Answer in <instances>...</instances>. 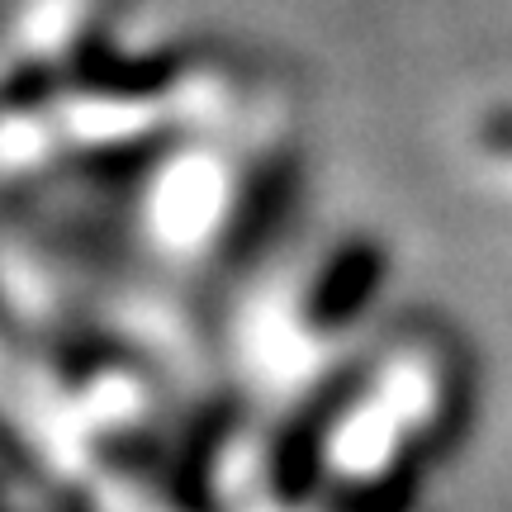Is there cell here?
Segmentation results:
<instances>
[]
</instances>
